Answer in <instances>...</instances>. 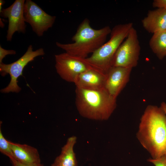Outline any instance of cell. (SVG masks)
Instances as JSON below:
<instances>
[{"label":"cell","mask_w":166,"mask_h":166,"mask_svg":"<svg viewBox=\"0 0 166 166\" xmlns=\"http://www.w3.org/2000/svg\"><path fill=\"white\" fill-rule=\"evenodd\" d=\"M136 136L152 159L166 155V115L160 107L149 105L146 107Z\"/></svg>","instance_id":"cell-1"},{"label":"cell","mask_w":166,"mask_h":166,"mask_svg":"<svg viewBox=\"0 0 166 166\" xmlns=\"http://www.w3.org/2000/svg\"><path fill=\"white\" fill-rule=\"evenodd\" d=\"M75 104L79 114L89 119L107 120L117 106L116 98L105 88L90 89L76 87Z\"/></svg>","instance_id":"cell-2"},{"label":"cell","mask_w":166,"mask_h":166,"mask_svg":"<svg viewBox=\"0 0 166 166\" xmlns=\"http://www.w3.org/2000/svg\"><path fill=\"white\" fill-rule=\"evenodd\" d=\"M112 29L109 26L100 29L92 28L89 19L85 18L79 26L72 38L73 43L67 44L56 42V46L71 55L85 59L104 43Z\"/></svg>","instance_id":"cell-3"},{"label":"cell","mask_w":166,"mask_h":166,"mask_svg":"<svg viewBox=\"0 0 166 166\" xmlns=\"http://www.w3.org/2000/svg\"><path fill=\"white\" fill-rule=\"evenodd\" d=\"M133 27L132 22L119 24L112 29L110 38L85 59L92 67L107 73L112 67L113 59L119 47Z\"/></svg>","instance_id":"cell-4"},{"label":"cell","mask_w":166,"mask_h":166,"mask_svg":"<svg viewBox=\"0 0 166 166\" xmlns=\"http://www.w3.org/2000/svg\"><path fill=\"white\" fill-rule=\"evenodd\" d=\"M45 54L43 48H40L36 50H33V46L30 45L26 53L20 58L15 61L9 64L0 63V72L2 76L9 74L10 81L9 85L5 88L2 89L1 92L3 93L10 92L19 93L21 90L17 83L18 78L22 75L23 71L25 66L30 62L33 61L35 58L43 56Z\"/></svg>","instance_id":"cell-5"},{"label":"cell","mask_w":166,"mask_h":166,"mask_svg":"<svg viewBox=\"0 0 166 166\" xmlns=\"http://www.w3.org/2000/svg\"><path fill=\"white\" fill-rule=\"evenodd\" d=\"M140 48L137 32L133 27L118 49L112 66L132 69L136 67L138 63Z\"/></svg>","instance_id":"cell-6"},{"label":"cell","mask_w":166,"mask_h":166,"mask_svg":"<svg viewBox=\"0 0 166 166\" xmlns=\"http://www.w3.org/2000/svg\"><path fill=\"white\" fill-rule=\"evenodd\" d=\"M55 68L58 74L64 80L74 83L80 74L93 67L85 59L70 55L66 52L55 55Z\"/></svg>","instance_id":"cell-7"},{"label":"cell","mask_w":166,"mask_h":166,"mask_svg":"<svg viewBox=\"0 0 166 166\" xmlns=\"http://www.w3.org/2000/svg\"><path fill=\"white\" fill-rule=\"evenodd\" d=\"M24 14L26 22L31 26L33 31L38 37L51 28L56 19L45 12L37 4L31 0L25 1Z\"/></svg>","instance_id":"cell-8"},{"label":"cell","mask_w":166,"mask_h":166,"mask_svg":"<svg viewBox=\"0 0 166 166\" xmlns=\"http://www.w3.org/2000/svg\"><path fill=\"white\" fill-rule=\"evenodd\" d=\"M25 0H16L9 7L2 9L0 12L1 17L8 19L6 40L11 41L15 32L23 34L26 31V25L24 14Z\"/></svg>","instance_id":"cell-9"},{"label":"cell","mask_w":166,"mask_h":166,"mask_svg":"<svg viewBox=\"0 0 166 166\" xmlns=\"http://www.w3.org/2000/svg\"><path fill=\"white\" fill-rule=\"evenodd\" d=\"M132 68L112 66L106 73L105 88L117 98L129 81Z\"/></svg>","instance_id":"cell-10"},{"label":"cell","mask_w":166,"mask_h":166,"mask_svg":"<svg viewBox=\"0 0 166 166\" xmlns=\"http://www.w3.org/2000/svg\"><path fill=\"white\" fill-rule=\"evenodd\" d=\"M106 73L93 67L80 74L74 83L76 87L90 89L104 88Z\"/></svg>","instance_id":"cell-11"},{"label":"cell","mask_w":166,"mask_h":166,"mask_svg":"<svg viewBox=\"0 0 166 166\" xmlns=\"http://www.w3.org/2000/svg\"><path fill=\"white\" fill-rule=\"evenodd\" d=\"M13 159L20 163L29 165L41 163L39 152L36 148L25 144H20L10 141Z\"/></svg>","instance_id":"cell-12"},{"label":"cell","mask_w":166,"mask_h":166,"mask_svg":"<svg viewBox=\"0 0 166 166\" xmlns=\"http://www.w3.org/2000/svg\"><path fill=\"white\" fill-rule=\"evenodd\" d=\"M141 22L144 28L149 33L153 34L166 31V9L158 8L148 11Z\"/></svg>","instance_id":"cell-13"},{"label":"cell","mask_w":166,"mask_h":166,"mask_svg":"<svg viewBox=\"0 0 166 166\" xmlns=\"http://www.w3.org/2000/svg\"><path fill=\"white\" fill-rule=\"evenodd\" d=\"M77 137L71 136L68 139L61 148L60 154L56 157L51 166H77V162L73 148Z\"/></svg>","instance_id":"cell-14"},{"label":"cell","mask_w":166,"mask_h":166,"mask_svg":"<svg viewBox=\"0 0 166 166\" xmlns=\"http://www.w3.org/2000/svg\"><path fill=\"white\" fill-rule=\"evenodd\" d=\"M149 45L157 57L162 60L166 56V31L153 34L149 41Z\"/></svg>","instance_id":"cell-15"},{"label":"cell","mask_w":166,"mask_h":166,"mask_svg":"<svg viewBox=\"0 0 166 166\" xmlns=\"http://www.w3.org/2000/svg\"><path fill=\"white\" fill-rule=\"evenodd\" d=\"M0 127V151L9 159L13 158V154L10 140H6L3 135Z\"/></svg>","instance_id":"cell-16"},{"label":"cell","mask_w":166,"mask_h":166,"mask_svg":"<svg viewBox=\"0 0 166 166\" xmlns=\"http://www.w3.org/2000/svg\"><path fill=\"white\" fill-rule=\"evenodd\" d=\"M148 161L152 163L155 166H166V155L156 159L150 158Z\"/></svg>","instance_id":"cell-17"},{"label":"cell","mask_w":166,"mask_h":166,"mask_svg":"<svg viewBox=\"0 0 166 166\" xmlns=\"http://www.w3.org/2000/svg\"><path fill=\"white\" fill-rule=\"evenodd\" d=\"M16 51L13 50H7L3 48L0 45V63L2 62V60L8 55L15 54Z\"/></svg>","instance_id":"cell-18"},{"label":"cell","mask_w":166,"mask_h":166,"mask_svg":"<svg viewBox=\"0 0 166 166\" xmlns=\"http://www.w3.org/2000/svg\"><path fill=\"white\" fill-rule=\"evenodd\" d=\"M152 5L154 8L166 9V0H154L152 2Z\"/></svg>","instance_id":"cell-19"},{"label":"cell","mask_w":166,"mask_h":166,"mask_svg":"<svg viewBox=\"0 0 166 166\" xmlns=\"http://www.w3.org/2000/svg\"><path fill=\"white\" fill-rule=\"evenodd\" d=\"M10 160L12 166H44L43 164L41 163L35 165H29L21 163L12 158H10Z\"/></svg>","instance_id":"cell-20"},{"label":"cell","mask_w":166,"mask_h":166,"mask_svg":"<svg viewBox=\"0 0 166 166\" xmlns=\"http://www.w3.org/2000/svg\"><path fill=\"white\" fill-rule=\"evenodd\" d=\"M160 107L166 115V103L164 102H162L161 104Z\"/></svg>","instance_id":"cell-21"},{"label":"cell","mask_w":166,"mask_h":166,"mask_svg":"<svg viewBox=\"0 0 166 166\" xmlns=\"http://www.w3.org/2000/svg\"><path fill=\"white\" fill-rule=\"evenodd\" d=\"M5 3V1L3 0H0V12L1 11L2 9V6Z\"/></svg>","instance_id":"cell-22"}]
</instances>
